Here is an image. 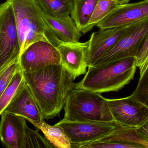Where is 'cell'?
I'll list each match as a JSON object with an SVG mask.
<instances>
[{"mask_svg":"<svg viewBox=\"0 0 148 148\" xmlns=\"http://www.w3.org/2000/svg\"><path fill=\"white\" fill-rule=\"evenodd\" d=\"M23 72L44 119L56 117L64 107L68 94L75 87L73 77L61 64L50 65L33 72Z\"/></svg>","mask_w":148,"mask_h":148,"instance_id":"cell-1","label":"cell"},{"mask_svg":"<svg viewBox=\"0 0 148 148\" xmlns=\"http://www.w3.org/2000/svg\"><path fill=\"white\" fill-rule=\"evenodd\" d=\"M137 67L136 57L89 66L83 79L75 84L74 89L99 93L119 91L133 79Z\"/></svg>","mask_w":148,"mask_h":148,"instance_id":"cell-2","label":"cell"},{"mask_svg":"<svg viewBox=\"0 0 148 148\" xmlns=\"http://www.w3.org/2000/svg\"><path fill=\"white\" fill-rule=\"evenodd\" d=\"M8 1L12 4L15 15L20 55L29 45L37 41H47L56 47L62 43L47 23L45 12L36 0Z\"/></svg>","mask_w":148,"mask_h":148,"instance_id":"cell-3","label":"cell"},{"mask_svg":"<svg viewBox=\"0 0 148 148\" xmlns=\"http://www.w3.org/2000/svg\"><path fill=\"white\" fill-rule=\"evenodd\" d=\"M64 109V121H114L106 99L101 93L85 89H73Z\"/></svg>","mask_w":148,"mask_h":148,"instance_id":"cell-4","label":"cell"},{"mask_svg":"<svg viewBox=\"0 0 148 148\" xmlns=\"http://www.w3.org/2000/svg\"><path fill=\"white\" fill-rule=\"evenodd\" d=\"M20 53L14 12L12 4L7 0L0 6V71L19 58Z\"/></svg>","mask_w":148,"mask_h":148,"instance_id":"cell-5","label":"cell"},{"mask_svg":"<svg viewBox=\"0 0 148 148\" xmlns=\"http://www.w3.org/2000/svg\"><path fill=\"white\" fill-rule=\"evenodd\" d=\"M148 36L147 18L138 21L114 47L101 57L93 65L124 58H136Z\"/></svg>","mask_w":148,"mask_h":148,"instance_id":"cell-6","label":"cell"},{"mask_svg":"<svg viewBox=\"0 0 148 148\" xmlns=\"http://www.w3.org/2000/svg\"><path fill=\"white\" fill-rule=\"evenodd\" d=\"M114 121L119 125L138 128L148 120V107L132 97L106 99Z\"/></svg>","mask_w":148,"mask_h":148,"instance_id":"cell-7","label":"cell"},{"mask_svg":"<svg viewBox=\"0 0 148 148\" xmlns=\"http://www.w3.org/2000/svg\"><path fill=\"white\" fill-rule=\"evenodd\" d=\"M23 71L33 72L47 66L61 64V57L58 48L51 43L39 41L29 45L19 57Z\"/></svg>","mask_w":148,"mask_h":148,"instance_id":"cell-8","label":"cell"},{"mask_svg":"<svg viewBox=\"0 0 148 148\" xmlns=\"http://www.w3.org/2000/svg\"><path fill=\"white\" fill-rule=\"evenodd\" d=\"M62 127L71 140L72 143L92 142L115 130L119 124L112 122H77L61 120L55 124Z\"/></svg>","mask_w":148,"mask_h":148,"instance_id":"cell-9","label":"cell"},{"mask_svg":"<svg viewBox=\"0 0 148 148\" xmlns=\"http://www.w3.org/2000/svg\"><path fill=\"white\" fill-rule=\"evenodd\" d=\"M137 22L116 27L101 28L92 33L89 40L88 67L93 66L114 47Z\"/></svg>","mask_w":148,"mask_h":148,"instance_id":"cell-10","label":"cell"},{"mask_svg":"<svg viewBox=\"0 0 148 148\" xmlns=\"http://www.w3.org/2000/svg\"><path fill=\"white\" fill-rule=\"evenodd\" d=\"M4 113L23 117L30 123H40L45 119L42 110L25 79L12 100L0 115Z\"/></svg>","mask_w":148,"mask_h":148,"instance_id":"cell-11","label":"cell"},{"mask_svg":"<svg viewBox=\"0 0 148 148\" xmlns=\"http://www.w3.org/2000/svg\"><path fill=\"white\" fill-rule=\"evenodd\" d=\"M89 45V40L86 42H62L57 47L60 53L61 65L75 79L87 72Z\"/></svg>","mask_w":148,"mask_h":148,"instance_id":"cell-12","label":"cell"},{"mask_svg":"<svg viewBox=\"0 0 148 148\" xmlns=\"http://www.w3.org/2000/svg\"><path fill=\"white\" fill-rule=\"evenodd\" d=\"M148 18V0L119 5L97 25L99 29L132 24Z\"/></svg>","mask_w":148,"mask_h":148,"instance_id":"cell-13","label":"cell"},{"mask_svg":"<svg viewBox=\"0 0 148 148\" xmlns=\"http://www.w3.org/2000/svg\"><path fill=\"white\" fill-rule=\"evenodd\" d=\"M1 116L0 136L3 145L8 148H25V119L12 113Z\"/></svg>","mask_w":148,"mask_h":148,"instance_id":"cell-14","label":"cell"},{"mask_svg":"<svg viewBox=\"0 0 148 148\" xmlns=\"http://www.w3.org/2000/svg\"><path fill=\"white\" fill-rule=\"evenodd\" d=\"M44 15L47 23L60 40L64 42H79L82 34L72 18L55 17L45 13Z\"/></svg>","mask_w":148,"mask_h":148,"instance_id":"cell-15","label":"cell"},{"mask_svg":"<svg viewBox=\"0 0 148 148\" xmlns=\"http://www.w3.org/2000/svg\"><path fill=\"white\" fill-rule=\"evenodd\" d=\"M37 130H40L53 148H72L71 138L64 130L56 124L51 125L44 120L40 123L32 122Z\"/></svg>","mask_w":148,"mask_h":148,"instance_id":"cell-16","label":"cell"},{"mask_svg":"<svg viewBox=\"0 0 148 148\" xmlns=\"http://www.w3.org/2000/svg\"><path fill=\"white\" fill-rule=\"evenodd\" d=\"M96 140L133 144L141 145L144 148H148V142L139 137L138 134L137 128L119 125L110 133Z\"/></svg>","mask_w":148,"mask_h":148,"instance_id":"cell-17","label":"cell"},{"mask_svg":"<svg viewBox=\"0 0 148 148\" xmlns=\"http://www.w3.org/2000/svg\"><path fill=\"white\" fill-rule=\"evenodd\" d=\"M99 0H76L71 14L78 29L84 34L86 28L90 19Z\"/></svg>","mask_w":148,"mask_h":148,"instance_id":"cell-18","label":"cell"},{"mask_svg":"<svg viewBox=\"0 0 148 148\" xmlns=\"http://www.w3.org/2000/svg\"><path fill=\"white\" fill-rule=\"evenodd\" d=\"M46 14L58 17H69L74 1L71 0H36Z\"/></svg>","mask_w":148,"mask_h":148,"instance_id":"cell-19","label":"cell"},{"mask_svg":"<svg viewBox=\"0 0 148 148\" xmlns=\"http://www.w3.org/2000/svg\"><path fill=\"white\" fill-rule=\"evenodd\" d=\"M119 5L114 0H99L90 19L86 28L84 34L91 30L93 27L97 25Z\"/></svg>","mask_w":148,"mask_h":148,"instance_id":"cell-20","label":"cell"},{"mask_svg":"<svg viewBox=\"0 0 148 148\" xmlns=\"http://www.w3.org/2000/svg\"><path fill=\"white\" fill-rule=\"evenodd\" d=\"M24 72L21 67L17 71L11 82L0 95V114L12 100L24 79Z\"/></svg>","mask_w":148,"mask_h":148,"instance_id":"cell-21","label":"cell"},{"mask_svg":"<svg viewBox=\"0 0 148 148\" xmlns=\"http://www.w3.org/2000/svg\"><path fill=\"white\" fill-rule=\"evenodd\" d=\"M71 146L72 148H144L141 145L133 144L98 140L87 143H72Z\"/></svg>","mask_w":148,"mask_h":148,"instance_id":"cell-22","label":"cell"},{"mask_svg":"<svg viewBox=\"0 0 148 148\" xmlns=\"http://www.w3.org/2000/svg\"><path fill=\"white\" fill-rule=\"evenodd\" d=\"M53 148V145L38 132L26 125L25 133V148Z\"/></svg>","mask_w":148,"mask_h":148,"instance_id":"cell-23","label":"cell"},{"mask_svg":"<svg viewBox=\"0 0 148 148\" xmlns=\"http://www.w3.org/2000/svg\"><path fill=\"white\" fill-rule=\"evenodd\" d=\"M131 96L148 107V66L140 76L137 86Z\"/></svg>","mask_w":148,"mask_h":148,"instance_id":"cell-24","label":"cell"},{"mask_svg":"<svg viewBox=\"0 0 148 148\" xmlns=\"http://www.w3.org/2000/svg\"><path fill=\"white\" fill-rule=\"evenodd\" d=\"M21 67L19 58L0 71V95H1L14 76Z\"/></svg>","mask_w":148,"mask_h":148,"instance_id":"cell-25","label":"cell"},{"mask_svg":"<svg viewBox=\"0 0 148 148\" xmlns=\"http://www.w3.org/2000/svg\"><path fill=\"white\" fill-rule=\"evenodd\" d=\"M137 67L140 76L143 74L148 66V36L138 52L136 57Z\"/></svg>","mask_w":148,"mask_h":148,"instance_id":"cell-26","label":"cell"},{"mask_svg":"<svg viewBox=\"0 0 148 148\" xmlns=\"http://www.w3.org/2000/svg\"><path fill=\"white\" fill-rule=\"evenodd\" d=\"M137 131L139 137L148 142V120L143 125L137 128Z\"/></svg>","mask_w":148,"mask_h":148,"instance_id":"cell-27","label":"cell"},{"mask_svg":"<svg viewBox=\"0 0 148 148\" xmlns=\"http://www.w3.org/2000/svg\"><path fill=\"white\" fill-rule=\"evenodd\" d=\"M119 5H124L127 4L130 0H114Z\"/></svg>","mask_w":148,"mask_h":148,"instance_id":"cell-28","label":"cell"},{"mask_svg":"<svg viewBox=\"0 0 148 148\" xmlns=\"http://www.w3.org/2000/svg\"><path fill=\"white\" fill-rule=\"evenodd\" d=\"M71 1H75L76 0H71Z\"/></svg>","mask_w":148,"mask_h":148,"instance_id":"cell-29","label":"cell"}]
</instances>
